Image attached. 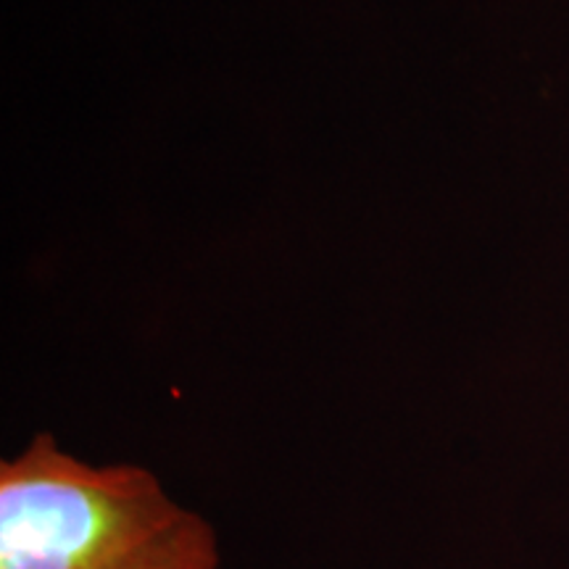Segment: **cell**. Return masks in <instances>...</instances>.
Masks as SVG:
<instances>
[{
  "instance_id": "1",
  "label": "cell",
  "mask_w": 569,
  "mask_h": 569,
  "mask_svg": "<svg viewBox=\"0 0 569 569\" xmlns=\"http://www.w3.org/2000/svg\"><path fill=\"white\" fill-rule=\"evenodd\" d=\"M213 530L140 467H88L38 436L0 465V569H217Z\"/></svg>"
}]
</instances>
